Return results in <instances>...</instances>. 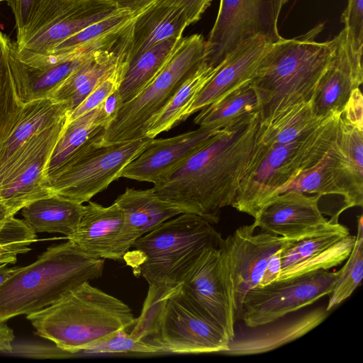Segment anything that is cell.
Instances as JSON below:
<instances>
[{"label": "cell", "mask_w": 363, "mask_h": 363, "mask_svg": "<svg viewBox=\"0 0 363 363\" xmlns=\"http://www.w3.org/2000/svg\"><path fill=\"white\" fill-rule=\"evenodd\" d=\"M84 352L90 353H143L162 352L157 345L135 338L127 330H118L101 341L90 345Z\"/></svg>", "instance_id": "8d00e7d4"}, {"label": "cell", "mask_w": 363, "mask_h": 363, "mask_svg": "<svg viewBox=\"0 0 363 363\" xmlns=\"http://www.w3.org/2000/svg\"><path fill=\"white\" fill-rule=\"evenodd\" d=\"M130 334L176 354L223 353L230 337L173 287L149 286L140 315Z\"/></svg>", "instance_id": "5b68a950"}, {"label": "cell", "mask_w": 363, "mask_h": 363, "mask_svg": "<svg viewBox=\"0 0 363 363\" xmlns=\"http://www.w3.org/2000/svg\"><path fill=\"white\" fill-rule=\"evenodd\" d=\"M213 0H177L184 9L188 25L198 21Z\"/></svg>", "instance_id": "ee69618b"}, {"label": "cell", "mask_w": 363, "mask_h": 363, "mask_svg": "<svg viewBox=\"0 0 363 363\" xmlns=\"http://www.w3.org/2000/svg\"><path fill=\"white\" fill-rule=\"evenodd\" d=\"M194 122L199 127L221 129L242 116L258 111V101L250 84L237 89L201 109Z\"/></svg>", "instance_id": "836d02e7"}, {"label": "cell", "mask_w": 363, "mask_h": 363, "mask_svg": "<svg viewBox=\"0 0 363 363\" xmlns=\"http://www.w3.org/2000/svg\"><path fill=\"white\" fill-rule=\"evenodd\" d=\"M94 50L38 67L27 66L18 57L13 65V78L19 98L23 102L50 99L55 89Z\"/></svg>", "instance_id": "83f0119b"}, {"label": "cell", "mask_w": 363, "mask_h": 363, "mask_svg": "<svg viewBox=\"0 0 363 363\" xmlns=\"http://www.w3.org/2000/svg\"><path fill=\"white\" fill-rule=\"evenodd\" d=\"M8 263H0V287L11 277L16 274L21 267H11Z\"/></svg>", "instance_id": "681fc988"}, {"label": "cell", "mask_w": 363, "mask_h": 363, "mask_svg": "<svg viewBox=\"0 0 363 363\" xmlns=\"http://www.w3.org/2000/svg\"><path fill=\"white\" fill-rule=\"evenodd\" d=\"M14 337L13 330L5 323H0V352H11Z\"/></svg>", "instance_id": "c3c4849f"}, {"label": "cell", "mask_w": 363, "mask_h": 363, "mask_svg": "<svg viewBox=\"0 0 363 363\" xmlns=\"http://www.w3.org/2000/svg\"><path fill=\"white\" fill-rule=\"evenodd\" d=\"M101 131L62 164L47 174L52 195L84 203L121 177L125 166L137 157L152 138L103 144Z\"/></svg>", "instance_id": "9c48e42d"}, {"label": "cell", "mask_w": 363, "mask_h": 363, "mask_svg": "<svg viewBox=\"0 0 363 363\" xmlns=\"http://www.w3.org/2000/svg\"><path fill=\"white\" fill-rule=\"evenodd\" d=\"M11 8L16 22V38L24 32L42 0H2Z\"/></svg>", "instance_id": "60d3db41"}, {"label": "cell", "mask_w": 363, "mask_h": 363, "mask_svg": "<svg viewBox=\"0 0 363 363\" xmlns=\"http://www.w3.org/2000/svg\"><path fill=\"white\" fill-rule=\"evenodd\" d=\"M84 205L57 195L39 199L20 211L23 220L35 233H60L65 238L77 229Z\"/></svg>", "instance_id": "f1b7e54d"}, {"label": "cell", "mask_w": 363, "mask_h": 363, "mask_svg": "<svg viewBox=\"0 0 363 363\" xmlns=\"http://www.w3.org/2000/svg\"><path fill=\"white\" fill-rule=\"evenodd\" d=\"M258 111L220 129L185 162L152 187L182 213H192L211 224L221 209L231 206L247 170L257 139Z\"/></svg>", "instance_id": "6da1fadb"}, {"label": "cell", "mask_w": 363, "mask_h": 363, "mask_svg": "<svg viewBox=\"0 0 363 363\" xmlns=\"http://www.w3.org/2000/svg\"><path fill=\"white\" fill-rule=\"evenodd\" d=\"M32 242H16L0 243V263L15 264L19 255L26 254L31 250Z\"/></svg>", "instance_id": "7bdbcfd3"}, {"label": "cell", "mask_w": 363, "mask_h": 363, "mask_svg": "<svg viewBox=\"0 0 363 363\" xmlns=\"http://www.w3.org/2000/svg\"><path fill=\"white\" fill-rule=\"evenodd\" d=\"M252 223L238 228L218 247L223 252L233 284L236 319L246 293L257 286L270 258L279 251L286 239L266 232L255 233Z\"/></svg>", "instance_id": "2e32d148"}, {"label": "cell", "mask_w": 363, "mask_h": 363, "mask_svg": "<svg viewBox=\"0 0 363 363\" xmlns=\"http://www.w3.org/2000/svg\"><path fill=\"white\" fill-rule=\"evenodd\" d=\"M330 311L320 307L296 317L283 319L235 332L228 350L223 354L233 356L262 354L291 342L321 324Z\"/></svg>", "instance_id": "7402d4cb"}, {"label": "cell", "mask_w": 363, "mask_h": 363, "mask_svg": "<svg viewBox=\"0 0 363 363\" xmlns=\"http://www.w3.org/2000/svg\"><path fill=\"white\" fill-rule=\"evenodd\" d=\"M130 30L131 26L127 33L116 43L92 52L55 89L50 99L66 103L69 115L112 72L120 60L128 55Z\"/></svg>", "instance_id": "cb8c5ba5"}, {"label": "cell", "mask_w": 363, "mask_h": 363, "mask_svg": "<svg viewBox=\"0 0 363 363\" xmlns=\"http://www.w3.org/2000/svg\"><path fill=\"white\" fill-rule=\"evenodd\" d=\"M118 9L129 11L134 16L140 12L155 0H108Z\"/></svg>", "instance_id": "7dc6e473"}, {"label": "cell", "mask_w": 363, "mask_h": 363, "mask_svg": "<svg viewBox=\"0 0 363 363\" xmlns=\"http://www.w3.org/2000/svg\"><path fill=\"white\" fill-rule=\"evenodd\" d=\"M18 57L16 43L0 31V94L5 84L13 75V65Z\"/></svg>", "instance_id": "ab89813d"}, {"label": "cell", "mask_w": 363, "mask_h": 363, "mask_svg": "<svg viewBox=\"0 0 363 363\" xmlns=\"http://www.w3.org/2000/svg\"><path fill=\"white\" fill-rule=\"evenodd\" d=\"M281 250L269 260L258 285L264 286L278 279L281 272Z\"/></svg>", "instance_id": "f6af8a7d"}, {"label": "cell", "mask_w": 363, "mask_h": 363, "mask_svg": "<svg viewBox=\"0 0 363 363\" xmlns=\"http://www.w3.org/2000/svg\"><path fill=\"white\" fill-rule=\"evenodd\" d=\"M363 277V220L361 215L358 219L357 234L353 248L347 258L339 275L325 309L330 311L343 301L350 297L360 285Z\"/></svg>", "instance_id": "d590c367"}, {"label": "cell", "mask_w": 363, "mask_h": 363, "mask_svg": "<svg viewBox=\"0 0 363 363\" xmlns=\"http://www.w3.org/2000/svg\"><path fill=\"white\" fill-rule=\"evenodd\" d=\"M288 0H220L215 23L206 40L205 61L217 67L245 40L261 36L275 43L282 37L278 20Z\"/></svg>", "instance_id": "7c38bea8"}, {"label": "cell", "mask_w": 363, "mask_h": 363, "mask_svg": "<svg viewBox=\"0 0 363 363\" xmlns=\"http://www.w3.org/2000/svg\"><path fill=\"white\" fill-rule=\"evenodd\" d=\"M272 44L263 37L255 36L235 47L218 65L215 74L199 93L186 111L185 120L231 91L250 84Z\"/></svg>", "instance_id": "ffe728a7"}, {"label": "cell", "mask_w": 363, "mask_h": 363, "mask_svg": "<svg viewBox=\"0 0 363 363\" xmlns=\"http://www.w3.org/2000/svg\"><path fill=\"white\" fill-rule=\"evenodd\" d=\"M119 9L108 0H42L16 38L18 57L27 66L39 67L59 43Z\"/></svg>", "instance_id": "30bf717a"}, {"label": "cell", "mask_w": 363, "mask_h": 363, "mask_svg": "<svg viewBox=\"0 0 363 363\" xmlns=\"http://www.w3.org/2000/svg\"><path fill=\"white\" fill-rule=\"evenodd\" d=\"M336 140L337 135L319 162L301 172L289 183L280 187L271 199L286 191L315 194L320 196L331 194L340 196L335 171L337 155Z\"/></svg>", "instance_id": "e575fe53"}, {"label": "cell", "mask_w": 363, "mask_h": 363, "mask_svg": "<svg viewBox=\"0 0 363 363\" xmlns=\"http://www.w3.org/2000/svg\"><path fill=\"white\" fill-rule=\"evenodd\" d=\"M1 1H2V0H0V2H1Z\"/></svg>", "instance_id": "f907efd6"}, {"label": "cell", "mask_w": 363, "mask_h": 363, "mask_svg": "<svg viewBox=\"0 0 363 363\" xmlns=\"http://www.w3.org/2000/svg\"><path fill=\"white\" fill-rule=\"evenodd\" d=\"M335 177L340 196L342 211L363 204V131L340 119L337 134Z\"/></svg>", "instance_id": "4316f807"}, {"label": "cell", "mask_w": 363, "mask_h": 363, "mask_svg": "<svg viewBox=\"0 0 363 363\" xmlns=\"http://www.w3.org/2000/svg\"><path fill=\"white\" fill-rule=\"evenodd\" d=\"M182 292L231 340L235 335L236 305L231 277L218 247L206 248L179 284Z\"/></svg>", "instance_id": "5bb4252c"}, {"label": "cell", "mask_w": 363, "mask_h": 363, "mask_svg": "<svg viewBox=\"0 0 363 363\" xmlns=\"http://www.w3.org/2000/svg\"><path fill=\"white\" fill-rule=\"evenodd\" d=\"M341 117L344 121L363 131V98L359 88L352 92Z\"/></svg>", "instance_id": "b9f144b4"}, {"label": "cell", "mask_w": 363, "mask_h": 363, "mask_svg": "<svg viewBox=\"0 0 363 363\" xmlns=\"http://www.w3.org/2000/svg\"><path fill=\"white\" fill-rule=\"evenodd\" d=\"M68 113L66 103L52 99L22 101L13 75L0 94V178L33 137Z\"/></svg>", "instance_id": "9a60e30c"}, {"label": "cell", "mask_w": 363, "mask_h": 363, "mask_svg": "<svg viewBox=\"0 0 363 363\" xmlns=\"http://www.w3.org/2000/svg\"><path fill=\"white\" fill-rule=\"evenodd\" d=\"M221 235L212 224L192 213L173 217L138 238L123 257L149 286L173 287L201 252L218 247Z\"/></svg>", "instance_id": "52a82bcc"}, {"label": "cell", "mask_w": 363, "mask_h": 363, "mask_svg": "<svg viewBox=\"0 0 363 363\" xmlns=\"http://www.w3.org/2000/svg\"><path fill=\"white\" fill-rule=\"evenodd\" d=\"M64 118L33 137L0 178V203L14 216L32 201L52 195L48 163L67 123Z\"/></svg>", "instance_id": "4fadbf2b"}, {"label": "cell", "mask_w": 363, "mask_h": 363, "mask_svg": "<svg viewBox=\"0 0 363 363\" xmlns=\"http://www.w3.org/2000/svg\"><path fill=\"white\" fill-rule=\"evenodd\" d=\"M340 215L334 214L329 226L319 233L296 240H286L280 252L281 267L278 279L328 270L347 259L355 236L338 222Z\"/></svg>", "instance_id": "e0dca14e"}, {"label": "cell", "mask_w": 363, "mask_h": 363, "mask_svg": "<svg viewBox=\"0 0 363 363\" xmlns=\"http://www.w3.org/2000/svg\"><path fill=\"white\" fill-rule=\"evenodd\" d=\"M203 61L185 79L165 107L150 122L146 137L154 138L185 121V113L193 101L218 70Z\"/></svg>", "instance_id": "f546056e"}, {"label": "cell", "mask_w": 363, "mask_h": 363, "mask_svg": "<svg viewBox=\"0 0 363 363\" xmlns=\"http://www.w3.org/2000/svg\"><path fill=\"white\" fill-rule=\"evenodd\" d=\"M323 26L320 23L303 35L273 43L250 84L257 97L259 122L313 99L336 47L335 37L315 40Z\"/></svg>", "instance_id": "7a4b0ae2"}, {"label": "cell", "mask_w": 363, "mask_h": 363, "mask_svg": "<svg viewBox=\"0 0 363 363\" xmlns=\"http://www.w3.org/2000/svg\"><path fill=\"white\" fill-rule=\"evenodd\" d=\"M188 26L185 11L177 0H155L133 18L126 60L164 40L182 38Z\"/></svg>", "instance_id": "484cf974"}, {"label": "cell", "mask_w": 363, "mask_h": 363, "mask_svg": "<svg viewBox=\"0 0 363 363\" xmlns=\"http://www.w3.org/2000/svg\"><path fill=\"white\" fill-rule=\"evenodd\" d=\"M38 336L72 354L85 351L137 318L121 300L86 281L51 306L26 315Z\"/></svg>", "instance_id": "277c9868"}, {"label": "cell", "mask_w": 363, "mask_h": 363, "mask_svg": "<svg viewBox=\"0 0 363 363\" xmlns=\"http://www.w3.org/2000/svg\"><path fill=\"white\" fill-rule=\"evenodd\" d=\"M114 202L123 214V225L118 243L121 259L138 238L163 222L182 213L175 205L160 199L153 188L127 187Z\"/></svg>", "instance_id": "603a6c76"}, {"label": "cell", "mask_w": 363, "mask_h": 363, "mask_svg": "<svg viewBox=\"0 0 363 363\" xmlns=\"http://www.w3.org/2000/svg\"><path fill=\"white\" fill-rule=\"evenodd\" d=\"M345 24L346 40L352 53L362 57L363 47V0H348L341 16Z\"/></svg>", "instance_id": "f35d334b"}, {"label": "cell", "mask_w": 363, "mask_h": 363, "mask_svg": "<svg viewBox=\"0 0 363 363\" xmlns=\"http://www.w3.org/2000/svg\"><path fill=\"white\" fill-rule=\"evenodd\" d=\"M320 197L298 191L282 193L261 207L254 216L252 224L263 232L289 240L314 235L331 223L319 208Z\"/></svg>", "instance_id": "ac0fdd59"}, {"label": "cell", "mask_w": 363, "mask_h": 363, "mask_svg": "<svg viewBox=\"0 0 363 363\" xmlns=\"http://www.w3.org/2000/svg\"><path fill=\"white\" fill-rule=\"evenodd\" d=\"M335 38L334 54L313 98L314 111L323 118L342 113L352 92L363 82L362 58L352 53L345 30Z\"/></svg>", "instance_id": "44dd1931"}, {"label": "cell", "mask_w": 363, "mask_h": 363, "mask_svg": "<svg viewBox=\"0 0 363 363\" xmlns=\"http://www.w3.org/2000/svg\"><path fill=\"white\" fill-rule=\"evenodd\" d=\"M122 104L123 101L118 89L113 91L101 104L103 111L109 123L116 116Z\"/></svg>", "instance_id": "bcb514c9"}, {"label": "cell", "mask_w": 363, "mask_h": 363, "mask_svg": "<svg viewBox=\"0 0 363 363\" xmlns=\"http://www.w3.org/2000/svg\"><path fill=\"white\" fill-rule=\"evenodd\" d=\"M182 38L164 40L128 62L118 88L123 103L134 98L155 79L168 62Z\"/></svg>", "instance_id": "1f68e13d"}, {"label": "cell", "mask_w": 363, "mask_h": 363, "mask_svg": "<svg viewBox=\"0 0 363 363\" xmlns=\"http://www.w3.org/2000/svg\"><path fill=\"white\" fill-rule=\"evenodd\" d=\"M104 259L69 240L49 246L0 287V323L40 311L86 281L101 277Z\"/></svg>", "instance_id": "3957f363"}, {"label": "cell", "mask_w": 363, "mask_h": 363, "mask_svg": "<svg viewBox=\"0 0 363 363\" xmlns=\"http://www.w3.org/2000/svg\"><path fill=\"white\" fill-rule=\"evenodd\" d=\"M206 40L201 34L182 38L155 79L131 100L122 104L104 129L103 144L147 138L152 119L165 107L189 74L205 61Z\"/></svg>", "instance_id": "ba28073f"}, {"label": "cell", "mask_w": 363, "mask_h": 363, "mask_svg": "<svg viewBox=\"0 0 363 363\" xmlns=\"http://www.w3.org/2000/svg\"><path fill=\"white\" fill-rule=\"evenodd\" d=\"M318 116L313 99L292 106L264 122H259L258 140L264 145L292 141L315 129L326 119Z\"/></svg>", "instance_id": "4dcf8cb0"}, {"label": "cell", "mask_w": 363, "mask_h": 363, "mask_svg": "<svg viewBox=\"0 0 363 363\" xmlns=\"http://www.w3.org/2000/svg\"><path fill=\"white\" fill-rule=\"evenodd\" d=\"M339 271L318 270L257 285L245 294L238 318L255 328L285 317L329 296Z\"/></svg>", "instance_id": "8fae6325"}, {"label": "cell", "mask_w": 363, "mask_h": 363, "mask_svg": "<svg viewBox=\"0 0 363 363\" xmlns=\"http://www.w3.org/2000/svg\"><path fill=\"white\" fill-rule=\"evenodd\" d=\"M108 123L101 104L67 123L50 157L47 174L62 164L87 141L104 130Z\"/></svg>", "instance_id": "d6a6232c"}, {"label": "cell", "mask_w": 363, "mask_h": 363, "mask_svg": "<svg viewBox=\"0 0 363 363\" xmlns=\"http://www.w3.org/2000/svg\"><path fill=\"white\" fill-rule=\"evenodd\" d=\"M123 225V214L115 202L105 207L89 201L84 205L77 229L65 238L93 257L119 260L118 243Z\"/></svg>", "instance_id": "d4e9b609"}, {"label": "cell", "mask_w": 363, "mask_h": 363, "mask_svg": "<svg viewBox=\"0 0 363 363\" xmlns=\"http://www.w3.org/2000/svg\"><path fill=\"white\" fill-rule=\"evenodd\" d=\"M126 57L127 55L123 57L112 72L68 115L67 123L98 107L109 95L118 89L128 63Z\"/></svg>", "instance_id": "74e56055"}, {"label": "cell", "mask_w": 363, "mask_h": 363, "mask_svg": "<svg viewBox=\"0 0 363 363\" xmlns=\"http://www.w3.org/2000/svg\"><path fill=\"white\" fill-rule=\"evenodd\" d=\"M341 114L331 115L315 129L285 143L264 145L257 134L247 170L231 206L254 217L280 187L319 162L337 135Z\"/></svg>", "instance_id": "8992f818"}, {"label": "cell", "mask_w": 363, "mask_h": 363, "mask_svg": "<svg viewBox=\"0 0 363 363\" xmlns=\"http://www.w3.org/2000/svg\"><path fill=\"white\" fill-rule=\"evenodd\" d=\"M220 129H198L164 139L152 138L123 169L121 177L155 184L178 169Z\"/></svg>", "instance_id": "d6986e66"}]
</instances>
